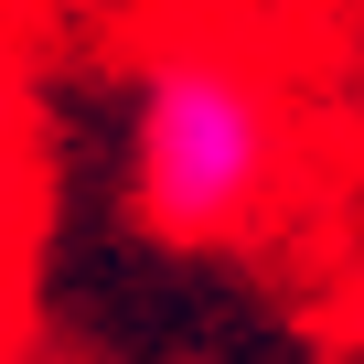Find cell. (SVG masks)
I'll use <instances>...</instances> for the list:
<instances>
[{
	"label": "cell",
	"mask_w": 364,
	"mask_h": 364,
	"mask_svg": "<svg viewBox=\"0 0 364 364\" xmlns=\"http://www.w3.org/2000/svg\"><path fill=\"white\" fill-rule=\"evenodd\" d=\"M268 107L236 65H161L139 86V215L161 236H225L268 193Z\"/></svg>",
	"instance_id": "1"
}]
</instances>
